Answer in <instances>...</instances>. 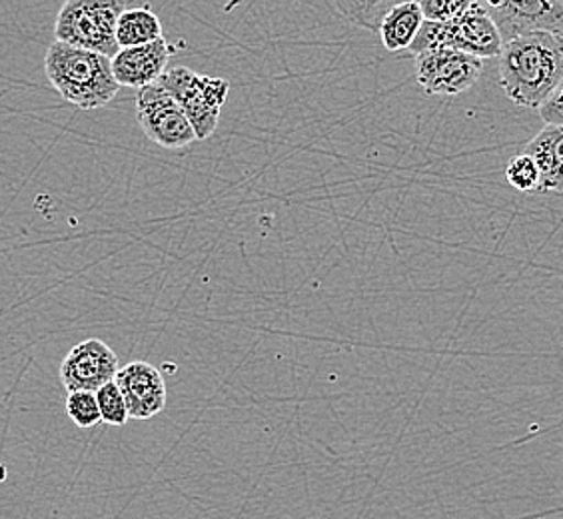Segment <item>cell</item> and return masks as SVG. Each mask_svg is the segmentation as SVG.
Listing matches in <instances>:
<instances>
[{"mask_svg": "<svg viewBox=\"0 0 563 519\" xmlns=\"http://www.w3.org/2000/svg\"><path fill=\"white\" fill-rule=\"evenodd\" d=\"M499 85L506 97L523 109H538L562 85V36L552 33L521 34L501 44Z\"/></svg>", "mask_w": 563, "mask_h": 519, "instance_id": "1", "label": "cell"}, {"mask_svg": "<svg viewBox=\"0 0 563 519\" xmlns=\"http://www.w3.org/2000/svg\"><path fill=\"white\" fill-rule=\"evenodd\" d=\"M44 73L56 92L80 110L102 109L119 95L109 56L70 44H51L44 56Z\"/></svg>", "mask_w": 563, "mask_h": 519, "instance_id": "2", "label": "cell"}, {"mask_svg": "<svg viewBox=\"0 0 563 519\" xmlns=\"http://www.w3.org/2000/svg\"><path fill=\"white\" fill-rule=\"evenodd\" d=\"M501 36L488 14L476 2L448 22L423 21L413 43L404 55L418 56L430 48H452L464 55L484 58H498L501 51Z\"/></svg>", "mask_w": 563, "mask_h": 519, "instance_id": "3", "label": "cell"}, {"mask_svg": "<svg viewBox=\"0 0 563 519\" xmlns=\"http://www.w3.org/2000/svg\"><path fill=\"white\" fill-rule=\"evenodd\" d=\"M124 9V0H66L56 14V41L112 58L119 53L114 33Z\"/></svg>", "mask_w": 563, "mask_h": 519, "instance_id": "4", "label": "cell"}, {"mask_svg": "<svg viewBox=\"0 0 563 519\" xmlns=\"http://www.w3.org/2000/svg\"><path fill=\"white\" fill-rule=\"evenodd\" d=\"M156 85L178 102L195 130L196 141H207L217 132L220 110L227 104L230 90L228 80L196 75L186 66H174L158 78Z\"/></svg>", "mask_w": 563, "mask_h": 519, "instance_id": "5", "label": "cell"}, {"mask_svg": "<svg viewBox=\"0 0 563 519\" xmlns=\"http://www.w3.org/2000/svg\"><path fill=\"white\" fill-rule=\"evenodd\" d=\"M136 119L148 141L166 151H180L196 142V134L185 112L161 85L139 88Z\"/></svg>", "mask_w": 563, "mask_h": 519, "instance_id": "6", "label": "cell"}, {"mask_svg": "<svg viewBox=\"0 0 563 519\" xmlns=\"http://www.w3.org/2000/svg\"><path fill=\"white\" fill-rule=\"evenodd\" d=\"M416 58V76L426 95L455 97L476 85L484 60L452 48H430Z\"/></svg>", "mask_w": 563, "mask_h": 519, "instance_id": "7", "label": "cell"}, {"mask_svg": "<svg viewBox=\"0 0 563 519\" xmlns=\"http://www.w3.org/2000/svg\"><path fill=\"white\" fill-rule=\"evenodd\" d=\"M496 24L501 41L521 34L543 33L562 36L563 0H474Z\"/></svg>", "mask_w": 563, "mask_h": 519, "instance_id": "8", "label": "cell"}, {"mask_svg": "<svg viewBox=\"0 0 563 519\" xmlns=\"http://www.w3.org/2000/svg\"><path fill=\"white\" fill-rule=\"evenodd\" d=\"M117 372L119 357L114 350L98 338H88L66 354L60 364V382L68 391H97L112 382Z\"/></svg>", "mask_w": 563, "mask_h": 519, "instance_id": "9", "label": "cell"}, {"mask_svg": "<svg viewBox=\"0 0 563 519\" xmlns=\"http://www.w3.org/2000/svg\"><path fill=\"white\" fill-rule=\"evenodd\" d=\"M114 384L126 401L132 420H151L166 408V382L148 362H131L119 368Z\"/></svg>", "mask_w": 563, "mask_h": 519, "instance_id": "10", "label": "cell"}, {"mask_svg": "<svg viewBox=\"0 0 563 519\" xmlns=\"http://www.w3.org/2000/svg\"><path fill=\"white\" fill-rule=\"evenodd\" d=\"M174 48L163 38L154 43L119 48L110 58L112 76L119 87L144 88L158 82V78L168 70Z\"/></svg>", "mask_w": 563, "mask_h": 519, "instance_id": "11", "label": "cell"}, {"mask_svg": "<svg viewBox=\"0 0 563 519\" xmlns=\"http://www.w3.org/2000/svg\"><path fill=\"white\" fill-rule=\"evenodd\" d=\"M562 126H543V130L536 134V139L523 151V154L530 156L540 173V185L536 190L538 195L562 190Z\"/></svg>", "mask_w": 563, "mask_h": 519, "instance_id": "12", "label": "cell"}, {"mask_svg": "<svg viewBox=\"0 0 563 519\" xmlns=\"http://www.w3.org/2000/svg\"><path fill=\"white\" fill-rule=\"evenodd\" d=\"M422 22V11L413 0H404L400 4L391 7L378 26L384 48L390 53H406L420 31Z\"/></svg>", "mask_w": 563, "mask_h": 519, "instance_id": "13", "label": "cell"}, {"mask_svg": "<svg viewBox=\"0 0 563 519\" xmlns=\"http://www.w3.org/2000/svg\"><path fill=\"white\" fill-rule=\"evenodd\" d=\"M114 36H117L119 48L154 43L163 38V22L151 11V7L124 9L117 22Z\"/></svg>", "mask_w": 563, "mask_h": 519, "instance_id": "14", "label": "cell"}, {"mask_svg": "<svg viewBox=\"0 0 563 519\" xmlns=\"http://www.w3.org/2000/svg\"><path fill=\"white\" fill-rule=\"evenodd\" d=\"M334 2L338 11L347 22L366 31H378L384 14L404 0H334Z\"/></svg>", "mask_w": 563, "mask_h": 519, "instance_id": "15", "label": "cell"}, {"mask_svg": "<svg viewBox=\"0 0 563 519\" xmlns=\"http://www.w3.org/2000/svg\"><path fill=\"white\" fill-rule=\"evenodd\" d=\"M95 396H97L98 411H100V422L109 423V426H124L131 420L129 410H126V401L122 398L114 379L100 386L95 391Z\"/></svg>", "mask_w": 563, "mask_h": 519, "instance_id": "16", "label": "cell"}, {"mask_svg": "<svg viewBox=\"0 0 563 519\" xmlns=\"http://www.w3.org/2000/svg\"><path fill=\"white\" fill-rule=\"evenodd\" d=\"M66 413L78 428H95L100 423V411H98L97 396L95 391H68L66 398Z\"/></svg>", "mask_w": 563, "mask_h": 519, "instance_id": "17", "label": "cell"}, {"mask_svg": "<svg viewBox=\"0 0 563 519\" xmlns=\"http://www.w3.org/2000/svg\"><path fill=\"white\" fill-rule=\"evenodd\" d=\"M506 178L509 186L520 192H536L540 185V173L528 154H518L506 166Z\"/></svg>", "mask_w": 563, "mask_h": 519, "instance_id": "18", "label": "cell"}, {"mask_svg": "<svg viewBox=\"0 0 563 519\" xmlns=\"http://www.w3.org/2000/svg\"><path fill=\"white\" fill-rule=\"evenodd\" d=\"M420 11H422L423 21L448 22L466 12L474 0H413Z\"/></svg>", "mask_w": 563, "mask_h": 519, "instance_id": "19", "label": "cell"}, {"mask_svg": "<svg viewBox=\"0 0 563 519\" xmlns=\"http://www.w3.org/2000/svg\"><path fill=\"white\" fill-rule=\"evenodd\" d=\"M538 112L542 117L545 126H562L563 124V102H562V85L553 90L550 97L542 100V104L538 107Z\"/></svg>", "mask_w": 563, "mask_h": 519, "instance_id": "20", "label": "cell"}]
</instances>
